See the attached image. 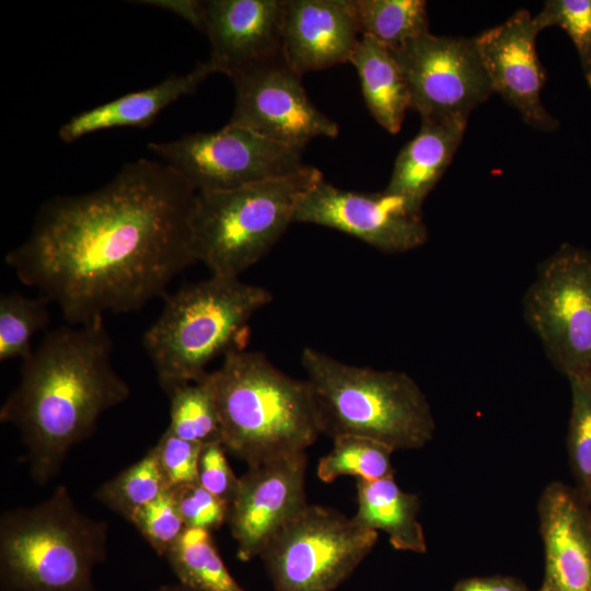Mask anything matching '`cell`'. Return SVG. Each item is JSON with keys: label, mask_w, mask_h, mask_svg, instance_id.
<instances>
[{"label": "cell", "mask_w": 591, "mask_h": 591, "mask_svg": "<svg viewBox=\"0 0 591 591\" xmlns=\"http://www.w3.org/2000/svg\"><path fill=\"white\" fill-rule=\"evenodd\" d=\"M170 489L151 448L146 455L105 482L95 493L108 509L130 521L143 506Z\"/></svg>", "instance_id": "484cf974"}, {"label": "cell", "mask_w": 591, "mask_h": 591, "mask_svg": "<svg viewBox=\"0 0 591 591\" xmlns=\"http://www.w3.org/2000/svg\"><path fill=\"white\" fill-rule=\"evenodd\" d=\"M465 127V123L421 119L418 134L399 151L383 192L421 216L422 204L449 166Z\"/></svg>", "instance_id": "ffe728a7"}, {"label": "cell", "mask_w": 591, "mask_h": 591, "mask_svg": "<svg viewBox=\"0 0 591 591\" xmlns=\"http://www.w3.org/2000/svg\"><path fill=\"white\" fill-rule=\"evenodd\" d=\"M48 302L42 297L30 298L19 292L0 297V361L25 359L32 351L35 334L50 321Z\"/></svg>", "instance_id": "83f0119b"}, {"label": "cell", "mask_w": 591, "mask_h": 591, "mask_svg": "<svg viewBox=\"0 0 591 591\" xmlns=\"http://www.w3.org/2000/svg\"><path fill=\"white\" fill-rule=\"evenodd\" d=\"M148 149L200 194L289 176L306 166L302 150L230 123L212 132L150 142Z\"/></svg>", "instance_id": "30bf717a"}, {"label": "cell", "mask_w": 591, "mask_h": 591, "mask_svg": "<svg viewBox=\"0 0 591 591\" xmlns=\"http://www.w3.org/2000/svg\"><path fill=\"white\" fill-rule=\"evenodd\" d=\"M359 34L354 0L286 1L282 55L301 76L350 62Z\"/></svg>", "instance_id": "ac0fdd59"}, {"label": "cell", "mask_w": 591, "mask_h": 591, "mask_svg": "<svg viewBox=\"0 0 591 591\" xmlns=\"http://www.w3.org/2000/svg\"><path fill=\"white\" fill-rule=\"evenodd\" d=\"M239 482L240 477L231 468L222 442L204 444L198 462V484L230 505Z\"/></svg>", "instance_id": "836d02e7"}, {"label": "cell", "mask_w": 591, "mask_h": 591, "mask_svg": "<svg viewBox=\"0 0 591 591\" xmlns=\"http://www.w3.org/2000/svg\"><path fill=\"white\" fill-rule=\"evenodd\" d=\"M542 30L525 9L474 37L494 92L519 111L523 120L542 131H553L558 120L542 104L545 71L535 42Z\"/></svg>", "instance_id": "9a60e30c"}, {"label": "cell", "mask_w": 591, "mask_h": 591, "mask_svg": "<svg viewBox=\"0 0 591 591\" xmlns=\"http://www.w3.org/2000/svg\"><path fill=\"white\" fill-rule=\"evenodd\" d=\"M171 489L186 528L204 529L211 532L228 524L230 505L209 493L198 483Z\"/></svg>", "instance_id": "1f68e13d"}, {"label": "cell", "mask_w": 591, "mask_h": 591, "mask_svg": "<svg viewBox=\"0 0 591 591\" xmlns=\"http://www.w3.org/2000/svg\"><path fill=\"white\" fill-rule=\"evenodd\" d=\"M301 78L283 55L232 76L234 105L228 123L300 150L314 138H336L337 123L310 101Z\"/></svg>", "instance_id": "7c38bea8"}, {"label": "cell", "mask_w": 591, "mask_h": 591, "mask_svg": "<svg viewBox=\"0 0 591 591\" xmlns=\"http://www.w3.org/2000/svg\"><path fill=\"white\" fill-rule=\"evenodd\" d=\"M534 19L542 31L559 26L567 33L591 89V0H547Z\"/></svg>", "instance_id": "f546056e"}, {"label": "cell", "mask_w": 591, "mask_h": 591, "mask_svg": "<svg viewBox=\"0 0 591 591\" xmlns=\"http://www.w3.org/2000/svg\"><path fill=\"white\" fill-rule=\"evenodd\" d=\"M360 35L397 49L429 32L427 3L422 0H354Z\"/></svg>", "instance_id": "cb8c5ba5"}, {"label": "cell", "mask_w": 591, "mask_h": 591, "mask_svg": "<svg viewBox=\"0 0 591 591\" xmlns=\"http://www.w3.org/2000/svg\"><path fill=\"white\" fill-rule=\"evenodd\" d=\"M301 366L322 434L366 437L395 451L418 450L434 438L429 401L406 372L354 366L314 348L303 349Z\"/></svg>", "instance_id": "277c9868"}, {"label": "cell", "mask_w": 591, "mask_h": 591, "mask_svg": "<svg viewBox=\"0 0 591 591\" xmlns=\"http://www.w3.org/2000/svg\"><path fill=\"white\" fill-rule=\"evenodd\" d=\"M143 3L169 10L187 21L196 30L202 32L205 19V1L198 0H153Z\"/></svg>", "instance_id": "d590c367"}, {"label": "cell", "mask_w": 591, "mask_h": 591, "mask_svg": "<svg viewBox=\"0 0 591 591\" xmlns=\"http://www.w3.org/2000/svg\"><path fill=\"white\" fill-rule=\"evenodd\" d=\"M163 299L142 341L161 387L169 393L202 379L218 356L244 348L247 323L273 294L240 277L211 275Z\"/></svg>", "instance_id": "8992f818"}, {"label": "cell", "mask_w": 591, "mask_h": 591, "mask_svg": "<svg viewBox=\"0 0 591 591\" xmlns=\"http://www.w3.org/2000/svg\"><path fill=\"white\" fill-rule=\"evenodd\" d=\"M537 513L544 576L536 591H591V507L573 487L552 482Z\"/></svg>", "instance_id": "e0dca14e"}, {"label": "cell", "mask_w": 591, "mask_h": 591, "mask_svg": "<svg viewBox=\"0 0 591 591\" xmlns=\"http://www.w3.org/2000/svg\"><path fill=\"white\" fill-rule=\"evenodd\" d=\"M333 440L332 450L320 459L316 473L324 483L341 476L357 480H376L394 476L392 454L387 444L360 436H339Z\"/></svg>", "instance_id": "d4e9b609"}, {"label": "cell", "mask_w": 591, "mask_h": 591, "mask_svg": "<svg viewBox=\"0 0 591 591\" xmlns=\"http://www.w3.org/2000/svg\"><path fill=\"white\" fill-rule=\"evenodd\" d=\"M452 591H531L519 578L511 576L470 577L459 580Z\"/></svg>", "instance_id": "e575fe53"}, {"label": "cell", "mask_w": 591, "mask_h": 591, "mask_svg": "<svg viewBox=\"0 0 591 591\" xmlns=\"http://www.w3.org/2000/svg\"><path fill=\"white\" fill-rule=\"evenodd\" d=\"M591 507V506H590Z\"/></svg>", "instance_id": "74e56055"}, {"label": "cell", "mask_w": 591, "mask_h": 591, "mask_svg": "<svg viewBox=\"0 0 591 591\" xmlns=\"http://www.w3.org/2000/svg\"><path fill=\"white\" fill-rule=\"evenodd\" d=\"M523 318L552 366L567 379L591 372V253L563 244L536 267Z\"/></svg>", "instance_id": "9c48e42d"}, {"label": "cell", "mask_w": 591, "mask_h": 591, "mask_svg": "<svg viewBox=\"0 0 591 591\" xmlns=\"http://www.w3.org/2000/svg\"><path fill=\"white\" fill-rule=\"evenodd\" d=\"M287 0H207L202 33L217 73L232 76L282 55Z\"/></svg>", "instance_id": "2e32d148"}, {"label": "cell", "mask_w": 591, "mask_h": 591, "mask_svg": "<svg viewBox=\"0 0 591 591\" xmlns=\"http://www.w3.org/2000/svg\"><path fill=\"white\" fill-rule=\"evenodd\" d=\"M378 536L352 518L308 505L259 557L275 591H334L369 555Z\"/></svg>", "instance_id": "ba28073f"}, {"label": "cell", "mask_w": 591, "mask_h": 591, "mask_svg": "<svg viewBox=\"0 0 591 591\" xmlns=\"http://www.w3.org/2000/svg\"><path fill=\"white\" fill-rule=\"evenodd\" d=\"M217 73L209 60L198 62L189 72L170 74L161 82L93 108L68 119L59 129L63 142L113 128L150 126L159 114L183 96L194 93L211 74Z\"/></svg>", "instance_id": "d6986e66"}, {"label": "cell", "mask_w": 591, "mask_h": 591, "mask_svg": "<svg viewBox=\"0 0 591 591\" xmlns=\"http://www.w3.org/2000/svg\"><path fill=\"white\" fill-rule=\"evenodd\" d=\"M150 547L165 556L186 528L177 510L172 489L141 507L129 521Z\"/></svg>", "instance_id": "4dcf8cb0"}, {"label": "cell", "mask_w": 591, "mask_h": 591, "mask_svg": "<svg viewBox=\"0 0 591 591\" xmlns=\"http://www.w3.org/2000/svg\"><path fill=\"white\" fill-rule=\"evenodd\" d=\"M108 523L80 511L59 485L34 506L0 518L1 591H100L94 568L106 559Z\"/></svg>", "instance_id": "5b68a950"}, {"label": "cell", "mask_w": 591, "mask_h": 591, "mask_svg": "<svg viewBox=\"0 0 591 591\" xmlns=\"http://www.w3.org/2000/svg\"><path fill=\"white\" fill-rule=\"evenodd\" d=\"M170 396L167 430L176 437L199 443L221 442V425L216 403L204 378L176 386Z\"/></svg>", "instance_id": "4316f807"}, {"label": "cell", "mask_w": 591, "mask_h": 591, "mask_svg": "<svg viewBox=\"0 0 591 591\" xmlns=\"http://www.w3.org/2000/svg\"><path fill=\"white\" fill-rule=\"evenodd\" d=\"M571 407L567 454L575 490L591 506V372L568 378Z\"/></svg>", "instance_id": "f1b7e54d"}, {"label": "cell", "mask_w": 591, "mask_h": 591, "mask_svg": "<svg viewBox=\"0 0 591 591\" xmlns=\"http://www.w3.org/2000/svg\"><path fill=\"white\" fill-rule=\"evenodd\" d=\"M178 583L199 591H245L229 572L211 532L185 528L164 556Z\"/></svg>", "instance_id": "603a6c76"}, {"label": "cell", "mask_w": 591, "mask_h": 591, "mask_svg": "<svg viewBox=\"0 0 591 591\" xmlns=\"http://www.w3.org/2000/svg\"><path fill=\"white\" fill-rule=\"evenodd\" d=\"M320 170L302 171L236 189L197 193L192 239L197 262L211 275L240 277L279 241L301 198L320 181Z\"/></svg>", "instance_id": "52a82bcc"}, {"label": "cell", "mask_w": 591, "mask_h": 591, "mask_svg": "<svg viewBox=\"0 0 591 591\" xmlns=\"http://www.w3.org/2000/svg\"><path fill=\"white\" fill-rule=\"evenodd\" d=\"M202 445L181 439L166 429L152 447L170 488L198 483Z\"/></svg>", "instance_id": "d6a6232c"}, {"label": "cell", "mask_w": 591, "mask_h": 591, "mask_svg": "<svg viewBox=\"0 0 591 591\" xmlns=\"http://www.w3.org/2000/svg\"><path fill=\"white\" fill-rule=\"evenodd\" d=\"M196 194L162 161L140 158L95 190L44 202L5 263L70 325L138 311L197 262Z\"/></svg>", "instance_id": "6da1fadb"}, {"label": "cell", "mask_w": 591, "mask_h": 591, "mask_svg": "<svg viewBox=\"0 0 591 591\" xmlns=\"http://www.w3.org/2000/svg\"><path fill=\"white\" fill-rule=\"evenodd\" d=\"M112 354L101 318L49 331L22 360L0 421L19 430L37 484L59 473L70 449L92 434L103 413L128 399L130 387L114 369Z\"/></svg>", "instance_id": "7a4b0ae2"}, {"label": "cell", "mask_w": 591, "mask_h": 591, "mask_svg": "<svg viewBox=\"0 0 591 591\" xmlns=\"http://www.w3.org/2000/svg\"><path fill=\"white\" fill-rule=\"evenodd\" d=\"M305 452L250 466L240 477L230 503L228 524L237 558L248 561L309 503L305 494Z\"/></svg>", "instance_id": "5bb4252c"}, {"label": "cell", "mask_w": 591, "mask_h": 591, "mask_svg": "<svg viewBox=\"0 0 591 591\" xmlns=\"http://www.w3.org/2000/svg\"><path fill=\"white\" fill-rule=\"evenodd\" d=\"M204 380L223 447L248 467L305 452L322 434L306 380L282 372L259 351H229Z\"/></svg>", "instance_id": "3957f363"}, {"label": "cell", "mask_w": 591, "mask_h": 591, "mask_svg": "<svg viewBox=\"0 0 591 591\" xmlns=\"http://www.w3.org/2000/svg\"><path fill=\"white\" fill-rule=\"evenodd\" d=\"M364 102L374 119L391 134L401 130L410 94L405 74L392 50L368 35H361L351 56Z\"/></svg>", "instance_id": "7402d4cb"}, {"label": "cell", "mask_w": 591, "mask_h": 591, "mask_svg": "<svg viewBox=\"0 0 591 591\" xmlns=\"http://www.w3.org/2000/svg\"><path fill=\"white\" fill-rule=\"evenodd\" d=\"M357 512L352 519L361 526L383 531L397 551L424 554L427 541L418 520L420 498L403 490L394 476L357 480Z\"/></svg>", "instance_id": "44dd1931"}, {"label": "cell", "mask_w": 591, "mask_h": 591, "mask_svg": "<svg viewBox=\"0 0 591 591\" xmlns=\"http://www.w3.org/2000/svg\"><path fill=\"white\" fill-rule=\"evenodd\" d=\"M293 223H310L349 234L390 254L405 253L427 242L422 216L407 210L386 193H359L320 179L299 201Z\"/></svg>", "instance_id": "4fadbf2b"}, {"label": "cell", "mask_w": 591, "mask_h": 591, "mask_svg": "<svg viewBox=\"0 0 591 591\" xmlns=\"http://www.w3.org/2000/svg\"><path fill=\"white\" fill-rule=\"evenodd\" d=\"M150 591H199V590L192 589L182 583H176V584H163Z\"/></svg>", "instance_id": "8d00e7d4"}, {"label": "cell", "mask_w": 591, "mask_h": 591, "mask_svg": "<svg viewBox=\"0 0 591 591\" xmlns=\"http://www.w3.org/2000/svg\"><path fill=\"white\" fill-rule=\"evenodd\" d=\"M421 119L467 123L493 93L473 38L421 34L392 50Z\"/></svg>", "instance_id": "8fae6325"}]
</instances>
